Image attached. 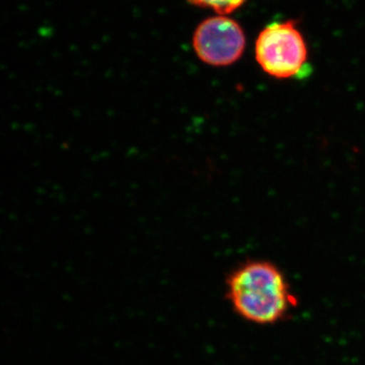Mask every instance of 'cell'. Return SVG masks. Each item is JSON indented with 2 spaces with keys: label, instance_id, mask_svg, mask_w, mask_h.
Listing matches in <instances>:
<instances>
[{
  "label": "cell",
  "instance_id": "3957f363",
  "mask_svg": "<svg viewBox=\"0 0 365 365\" xmlns=\"http://www.w3.org/2000/svg\"><path fill=\"white\" fill-rule=\"evenodd\" d=\"M246 34L241 25L227 16L206 19L192 37L194 52L203 63L213 67L232 66L246 49Z\"/></svg>",
  "mask_w": 365,
  "mask_h": 365
},
{
  "label": "cell",
  "instance_id": "7a4b0ae2",
  "mask_svg": "<svg viewBox=\"0 0 365 365\" xmlns=\"http://www.w3.org/2000/svg\"><path fill=\"white\" fill-rule=\"evenodd\" d=\"M255 56L268 76L278 79L294 78L307 66L306 40L294 21H273L259 34Z\"/></svg>",
  "mask_w": 365,
  "mask_h": 365
},
{
  "label": "cell",
  "instance_id": "6da1fadb",
  "mask_svg": "<svg viewBox=\"0 0 365 365\" xmlns=\"http://www.w3.org/2000/svg\"><path fill=\"white\" fill-rule=\"evenodd\" d=\"M227 299L235 313L257 325H273L297 306L279 268L267 261H249L227 281Z\"/></svg>",
  "mask_w": 365,
  "mask_h": 365
},
{
  "label": "cell",
  "instance_id": "277c9868",
  "mask_svg": "<svg viewBox=\"0 0 365 365\" xmlns=\"http://www.w3.org/2000/svg\"><path fill=\"white\" fill-rule=\"evenodd\" d=\"M247 0H188L194 6L211 9L220 16H228L244 6Z\"/></svg>",
  "mask_w": 365,
  "mask_h": 365
}]
</instances>
